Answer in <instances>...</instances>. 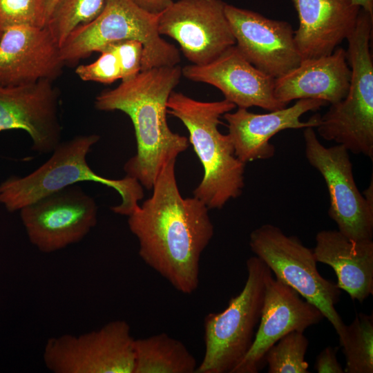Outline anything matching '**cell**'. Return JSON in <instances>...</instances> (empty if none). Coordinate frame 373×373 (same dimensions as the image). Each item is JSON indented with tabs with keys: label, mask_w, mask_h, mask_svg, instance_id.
I'll use <instances>...</instances> for the list:
<instances>
[{
	"label": "cell",
	"mask_w": 373,
	"mask_h": 373,
	"mask_svg": "<svg viewBox=\"0 0 373 373\" xmlns=\"http://www.w3.org/2000/svg\"><path fill=\"white\" fill-rule=\"evenodd\" d=\"M175 161L162 167L152 195L128 216V224L142 260L178 291L191 294L199 286L200 256L214 229L205 204L180 194Z\"/></svg>",
	"instance_id": "cell-1"
},
{
	"label": "cell",
	"mask_w": 373,
	"mask_h": 373,
	"mask_svg": "<svg viewBox=\"0 0 373 373\" xmlns=\"http://www.w3.org/2000/svg\"><path fill=\"white\" fill-rule=\"evenodd\" d=\"M182 75L178 65L152 68L95 97L97 110L120 111L131 119L137 152L124 170L147 189L153 188L162 167L189 146V140L173 132L166 121L167 102Z\"/></svg>",
	"instance_id": "cell-2"
},
{
	"label": "cell",
	"mask_w": 373,
	"mask_h": 373,
	"mask_svg": "<svg viewBox=\"0 0 373 373\" xmlns=\"http://www.w3.org/2000/svg\"><path fill=\"white\" fill-rule=\"evenodd\" d=\"M236 107L225 99L201 102L174 91L167 102V113L185 126L189 142L202 165L203 178L193 196L209 209H222L239 197L245 186V164L236 156L229 135L218 130L220 117Z\"/></svg>",
	"instance_id": "cell-3"
},
{
	"label": "cell",
	"mask_w": 373,
	"mask_h": 373,
	"mask_svg": "<svg viewBox=\"0 0 373 373\" xmlns=\"http://www.w3.org/2000/svg\"><path fill=\"white\" fill-rule=\"evenodd\" d=\"M99 140L96 134L77 135L61 142L50 157L24 177L11 176L0 184V203L8 211H19L37 200L79 182H95L115 189L122 198L119 204L111 209L130 216L144 198L142 185L126 175L119 180L102 177L89 166L86 156Z\"/></svg>",
	"instance_id": "cell-4"
},
{
	"label": "cell",
	"mask_w": 373,
	"mask_h": 373,
	"mask_svg": "<svg viewBox=\"0 0 373 373\" xmlns=\"http://www.w3.org/2000/svg\"><path fill=\"white\" fill-rule=\"evenodd\" d=\"M373 15L361 9L347 37L346 58L351 69L347 95L331 104L316 127L325 140L349 152L373 159V62L370 52Z\"/></svg>",
	"instance_id": "cell-5"
},
{
	"label": "cell",
	"mask_w": 373,
	"mask_h": 373,
	"mask_svg": "<svg viewBox=\"0 0 373 373\" xmlns=\"http://www.w3.org/2000/svg\"><path fill=\"white\" fill-rule=\"evenodd\" d=\"M157 16L131 0H106L97 17L68 35L59 46L60 58L64 64H74L111 44L134 39L143 45L141 71L176 66L180 52L159 34Z\"/></svg>",
	"instance_id": "cell-6"
},
{
	"label": "cell",
	"mask_w": 373,
	"mask_h": 373,
	"mask_svg": "<svg viewBox=\"0 0 373 373\" xmlns=\"http://www.w3.org/2000/svg\"><path fill=\"white\" fill-rule=\"evenodd\" d=\"M246 265L247 278L242 291L223 311L204 318L205 351L195 373H231L253 343L271 270L256 256L247 259Z\"/></svg>",
	"instance_id": "cell-7"
},
{
	"label": "cell",
	"mask_w": 373,
	"mask_h": 373,
	"mask_svg": "<svg viewBox=\"0 0 373 373\" xmlns=\"http://www.w3.org/2000/svg\"><path fill=\"white\" fill-rule=\"evenodd\" d=\"M249 246L276 278L317 307L339 335L345 324L336 309L341 289L318 272L312 249L298 238L287 236L279 227L265 224L249 236Z\"/></svg>",
	"instance_id": "cell-8"
},
{
	"label": "cell",
	"mask_w": 373,
	"mask_h": 373,
	"mask_svg": "<svg viewBox=\"0 0 373 373\" xmlns=\"http://www.w3.org/2000/svg\"><path fill=\"white\" fill-rule=\"evenodd\" d=\"M135 338L124 320L79 335L49 338L43 358L54 373H133Z\"/></svg>",
	"instance_id": "cell-9"
},
{
	"label": "cell",
	"mask_w": 373,
	"mask_h": 373,
	"mask_svg": "<svg viewBox=\"0 0 373 373\" xmlns=\"http://www.w3.org/2000/svg\"><path fill=\"white\" fill-rule=\"evenodd\" d=\"M303 137L305 157L327 185L329 216L338 230L355 240H372L373 204L356 184L349 151L341 144L325 146L313 127L304 128Z\"/></svg>",
	"instance_id": "cell-10"
},
{
	"label": "cell",
	"mask_w": 373,
	"mask_h": 373,
	"mask_svg": "<svg viewBox=\"0 0 373 373\" xmlns=\"http://www.w3.org/2000/svg\"><path fill=\"white\" fill-rule=\"evenodd\" d=\"M95 200L73 184L23 207L20 216L30 243L52 253L80 242L96 225Z\"/></svg>",
	"instance_id": "cell-11"
},
{
	"label": "cell",
	"mask_w": 373,
	"mask_h": 373,
	"mask_svg": "<svg viewBox=\"0 0 373 373\" xmlns=\"http://www.w3.org/2000/svg\"><path fill=\"white\" fill-rule=\"evenodd\" d=\"M222 0H178L157 16V30L175 40L193 65H206L236 41Z\"/></svg>",
	"instance_id": "cell-12"
},
{
	"label": "cell",
	"mask_w": 373,
	"mask_h": 373,
	"mask_svg": "<svg viewBox=\"0 0 373 373\" xmlns=\"http://www.w3.org/2000/svg\"><path fill=\"white\" fill-rule=\"evenodd\" d=\"M224 12L236 46L256 68L277 79L300 64L290 23L228 3Z\"/></svg>",
	"instance_id": "cell-13"
},
{
	"label": "cell",
	"mask_w": 373,
	"mask_h": 373,
	"mask_svg": "<svg viewBox=\"0 0 373 373\" xmlns=\"http://www.w3.org/2000/svg\"><path fill=\"white\" fill-rule=\"evenodd\" d=\"M325 318L320 309L269 272L253 343L231 373H257L265 366L269 348L287 334L303 332Z\"/></svg>",
	"instance_id": "cell-14"
},
{
	"label": "cell",
	"mask_w": 373,
	"mask_h": 373,
	"mask_svg": "<svg viewBox=\"0 0 373 373\" xmlns=\"http://www.w3.org/2000/svg\"><path fill=\"white\" fill-rule=\"evenodd\" d=\"M59 99L58 89L48 79L0 86V132L23 130L32 139V150L52 153L61 142Z\"/></svg>",
	"instance_id": "cell-15"
},
{
	"label": "cell",
	"mask_w": 373,
	"mask_h": 373,
	"mask_svg": "<svg viewBox=\"0 0 373 373\" xmlns=\"http://www.w3.org/2000/svg\"><path fill=\"white\" fill-rule=\"evenodd\" d=\"M182 73L191 81L216 87L238 108L258 106L272 111L287 107L274 95L275 79L253 66L236 45L206 65L184 66Z\"/></svg>",
	"instance_id": "cell-16"
},
{
	"label": "cell",
	"mask_w": 373,
	"mask_h": 373,
	"mask_svg": "<svg viewBox=\"0 0 373 373\" xmlns=\"http://www.w3.org/2000/svg\"><path fill=\"white\" fill-rule=\"evenodd\" d=\"M327 103L317 99H300L290 107L258 114L247 108H238L222 116L227 121L228 135L234 147L236 156L243 163L272 157L275 146L269 140L276 133L285 129H299L318 126L321 115L316 113L307 121L301 116L315 111Z\"/></svg>",
	"instance_id": "cell-17"
},
{
	"label": "cell",
	"mask_w": 373,
	"mask_h": 373,
	"mask_svg": "<svg viewBox=\"0 0 373 373\" xmlns=\"http://www.w3.org/2000/svg\"><path fill=\"white\" fill-rule=\"evenodd\" d=\"M64 65L46 27L15 26L0 37V86L53 81Z\"/></svg>",
	"instance_id": "cell-18"
},
{
	"label": "cell",
	"mask_w": 373,
	"mask_h": 373,
	"mask_svg": "<svg viewBox=\"0 0 373 373\" xmlns=\"http://www.w3.org/2000/svg\"><path fill=\"white\" fill-rule=\"evenodd\" d=\"M298 17L294 39L301 60L332 54L354 30L361 8L352 0H291Z\"/></svg>",
	"instance_id": "cell-19"
},
{
	"label": "cell",
	"mask_w": 373,
	"mask_h": 373,
	"mask_svg": "<svg viewBox=\"0 0 373 373\" xmlns=\"http://www.w3.org/2000/svg\"><path fill=\"white\" fill-rule=\"evenodd\" d=\"M350 79L346 51L336 48L329 55L302 60L296 68L275 79L274 95L286 105L300 99H321L333 104L345 97Z\"/></svg>",
	"instance_id": "cell-20"
},
{
	"label": "cell",
	"mask_w": 373,
	"mask_h": 373,
	"mask_svg": "<svg viewBox=\"0 0 373 373\" xmlns=\"http://www.w3.org/2000/svg\"><path fill=\"white\" fill-rule=\"evenodd\" d=\"M315 240L312 251L316 262L334 269L341 290L360 303L372 294V240H355L338 230L320 231Z\"/></svg>",
	"instance_id": "cell-21"
},
{
	"label": "cell",
	"mask_w": 373,
	"mask_h": 373,
	"mask_svg": "<svg viewBox=\"0 0 373 373\" xmlns=\"http://www.w3.org/2000/svg\"><path fill=\"white\" fill-rule=\"evenodd\" d=\"M133 373H195L196 360L184 344L166 333L135 339Z\"/></svg>",
	"instance_id": "cell-22"
},
{
	"label": "cell",
	"mask_w": 373,
	"mask_h": 373,
	"mask_svg": "<svg viewBox=\"0 0 373 373\" xmlns=\"http://www.w3.org/2000/svg\"><path fill=\"white\" fill-rule=\"evenodd\" d=\"M345 358L346 373L373 372V316L356 314L338 335Z\"/></svg>",
	"instance_id": "cell-23"
},
{
	"label": "cell",
	"mask_w": 373,
	"mask_h": 373,
	"mask_svg": "<svg viewBox=\"0 0 373 373\" xmlns=\"http://www.w3.org/2000/svg\"><path fill=\"white\" fill-rule=\"evenodd\" d=\"M106 0H58L51 11L45 27L59 48L77 27L97 17Z\"/></svg>",
	"instance_id": "cell-24"
},
{
	"label": "cell",
	"mask_w": 373,
	"mask_h": 373,
	"mask_svg": "<svg viewBox=\"0 0 373 373\" xmlns=\"http://www.w3.org/2000/svg\"><path fill=\"white\" fill-rule=\"evenodd\" d=\"M309 341L304 332H291L278 341L266 353L269 373H309L305 354Z\"/></svg>",
	"instance_id": "cell-25"
},
{
	"label": "cell",
	"mask_w": 373,
	"mask_h": 373,
	"mask_svg": "<svg viewBox=\"0 0 373 373\" xmlns=\"http://www.w3.org/2000/svg\"><path fill=\"white\" fill-rule=\"evenodd\" d=\"M46 16L41 0H0V37L10 28H44Z\"/></svg>",
	"instance_id": "cell-26"
},
{
	"label": "cell",
	"mask_w": 373,
	"mask_h": 373,
	"mask_svg": "<svg viewBox=\"0 0 373 373\" xmlns=\"http://www.w3.org/2000/svg\"><path fill=\"white\" fill-rule=\"evenodd\" d=\"M99 57L89 64L79 65L76 75L84 82L111 84L122 79V69L119 58L111 46H107L100 52Z\"/></svg>",
	"instance_id": "cell-27"
},
{
	"label": "cell",
	"mask_w": 373,
	"mask_h": 373,
	"mask_svg": "<svg viewBox=\"0 0 373 373\" xmlns=\"http://www.w3.org/2000/svg\"><path fill=\"white\" fill-rule=\"evenodd\" d=\"M108 46L112 47L119 58L122 69V81L130 79L141 71L143 45L140 41L128 39Z\"/></svg>",
	"instance_id": "cell-28"
},
{
	"label": "cell",
	"mask_w": 373,
	"mask_h": 373,
	"mask_svg": "<svg viewBox=\"0 0 373 373\" xmlns=\"http://www.w3.org/2000/svg\"><path fill=\"white\" fill-rule=\"evenodd\" d=\"M337 350L336 347H325L316 358L314 370L318 373H344V369L337 358Z\"/></svg>",
	"instance_id": "cell-29"
},
{
	"label": "cell",
	"mask_w": 373,
	"mask_h": 373,
	"mask_svg": "<svg viewBox=\"0 0 373 373\" xmlns=\"http://www.w3.org/2000/svg\"><path fill=\"white\" fill-rule=\"evenodd\" d=\"M143 10L154 15H159L167 8L173 0H131Z\"/></svg>",
	"instance_id": "cell-30"
},
{
	"label": "cell",
	"mask_w": 373,
	"mask_h": 373,
	"mask_svg": "<svg viewBox=\"0 0 373 373\" xmlns=\"http://www.w3.org/2000/svg\"><path fill=\"white\" fill-rule=\"evenodd\" d=\"M354 3L373 15V0H352Z\"/></svg>",
	"instance_id": "cell-31"
},
{
	"label": "cell",
	"mask_w": 373,
	"mask_h": 373,
	"mask_svg": "<svg viewBox=\"0 0 373 373\" xmlns=\"http://www.w3.org/2000/svg\"><path fill=\"white\" fill-rule=\"evenodd\" d=\"M58 0H41L47 19Z\"/></svg>",
	"instance_id": "cell-32"
}]
</instances>
